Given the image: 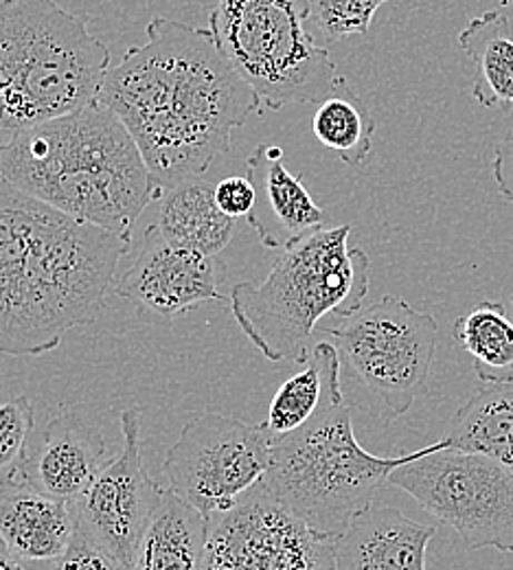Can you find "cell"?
<instances>
[{"label":"cell","instance_id":"cell-1","mask_svg":"<svg viewBox=\"0 0 513 570\" xmlns=\"http://www.w3.org/2000/svg\"><path fill=\"white\" fill-rule=\"evenodd\" d=\"M97 101L128 128L160 191L207 174L230 149L233 130L262 108L211 29L162 16L106 72Z\"/></svg>","mask_w":513,"mask_h":570},{"label":"cell","instance_id":"cell-2","mask_svg":"<svg viewBox=\"0 0 513 570\" xmlns=\"http://www.w3.org/2000/svg\"><path fill=\"white\" fill-rule=\"evenodd\" d=\"M130 235L77 222L0 178V354L56 352L97 321Z\"/></svg>","mask_w":513,"mask_h":570},{"label":"cell","instance_id":"cell-3","mask_svg":"<svg viewBox=\"0 0 513 570\" xmlns=\"http://www.w3.org/2000/svg\"><path fill=\"white\" fill-rule=\"evenodd\" d=\"M0 178L77 222L121 235L162 196L128 128L99 101L0 147Z\"/></svg>","mask_w":513,"mask_h":570},{"label":"cell","instance_id":"cell-4","mask_svg":"<svg viewBox=\"0 0 513 570\" xmlns=\"http://www.w3.org/2000/svg\"><path fill=\"white\" fill-rule=\"evenodd\" d=\"M349 235V224L314 228L282 248L264 282L233 285V318L266 360L305 364L323 316L363 309L371 259Z\"/></svg>","mask_w":513,"mask_h":570},{"label":"cell","instance_id":"cell-5","mask_svg":"<svg viewBox=\"0 0 513 570\" xmlns=\"http://www.w3.org/2000/svg\"><path fill=\"white\" fill-rule=\"evenodd\" d=\"M110 51L58 0L0 4V147L99 99Z\"/></svg>","mask_w":513,"mask_h":570},{"label":"cell","instance_id":"cell-6","mask_svg":"<svg viewBox=\"0 0 513 570\" xmlns=\"http://www.w3.org/2000/svg\"><path fill=\"white\" fill-rule=\"evenodd\" d=\"M445 445L441 439L402 456H375L354 432L349 406L334 404L286 439L275 441L266 490L312 529L341 535L373 504L388 476Z\"/></svg>","mask_w":513,"mask_h":570},{"label":"cell","instance_id":"cell-7","mask_svg":"<svg viewBox=\"0 0 513 570\" xmlns=\"http://www.w3.org/2000/svg\"><path fill=\"white\" fill-rule=\"evenodd\" d=\"M209 29L268 110L320 104L338 79L327 47L305 29L303 0H218Z\"/></svg>","mask_w":513,"mask_h":570},{"label":"cell","instance_id":"cell-8","mask_svg":"<svg viewBox=\"0 0 513 570\" xmlns=\"http://www.w3.org/2000/svg\"><path fill=\"white\" fill-rule=\"evenodd\" d=\"M318 332L332 338L341 360L379 397L388 420L406 415L428 391L440 336V325L428 312L388 294L341 327Z\"/></svg>","mask_w":513,"mask_h":570},{"label":"cell","instance_id":"cell-9","mask_svg":"<svg viewBox=\"0 0 513 570\" xmlns=\"http://www.w3.org/2000/svg\"><path fill=\"white\" fill-rule=\"evenodd\" d=\"M388 485L452 527L467 551L513 553V474L499 461L445 445L399 465Z\"/></svg>","mask_w":513,"mask_h":570},{"label":"cell","instance_id":"cell-10","mask_svg":"<svg viewBox=\"0 0 513 570\" xmlns=\"http://www.w3.org/2000/svg\"><path fill=\"white\" fill-rule=\"evenodd\" d=\"M275 439L262 424L203 413L182 428L169 448L162 474L169 492L209 520L230 511L257 488L273 463Z\"/></svg>","mask_w":513,"mask_h":570},{"label":"cell","instance_id":"cell-11","mask_svg":"<svg viewBox=\"0 0 513 570\" xmlns=\"http://www.w3.org/2000/svg\"><path fill=\"white\" fill-rule=\"evenodd\" d=\"M336 535L303 522L264 483L211 518L207 570H334Z\"/></svg>","mask_w":513,"mask_h":570},{"label":"cell","instance_id":"cell-12","mask_svg":"<svg viewBox=\"0 0 513 570\" xmlns=\"http://www.w3.org/2000/svg\"><path fill=\"white\" fill-rule=\"evenodd\" d=\"M141 420L139 409L121 413V452L71 502L77 531L126 570L132 569L139 542L165 492L147 472Z\"/></svg>","mask_w":513,"mask_h":570},{"label":"cell","instance_id":"cell-13","mask_svg":"<svg viewBox=\"0 0 513 570\" xmlns=\"http://www.w3.org/2000/svg\"><path fill=\"white\" fill-rule=\"evenodd\" d=\"M224 277L226 266L220 257L169 244L151 224L144 233L139 253L121 273L115 289L144 318L171 323L200 303L224 301Z\"/></svg>","mask_w":513,"mask_h":570},{"label":"cell","instance_id":"cell-14","mask_svg":"<svg viewBox=\"0 0 513 570\" xmlns=\"http://www.w3.org/2000/svg\"><path fill=\"white\" fill-rule=\"evenodd\" d=\"M108 463L103 434L75 413L53 417L9 485L73 502Z\"/></svg>","mask_w":513,"mask_h":570},{"label":"cell","instance_id":"cell-15","mask_svg":"<svg viewBox=\"0 0 513 570\" xmlns=\"http://www.w3.org/2000/svg\"><path fill=\"white\" fill-rule=\"evenodd\" d=\"M246 176L257 191L246 222L266 248H286L305 233L325 226L327 215L305 189L303 176L290 174L279 145H257L246 160Z\"/></svg>","mask_w":513,"mask_h":570},{"label":"cell","instance_id":"cell-16","mask_svg":"<svg viewBox=\"0 0 513 570\" xmlns=\"http://www.w3.org/2000/svg\"><path fill=\"white\" fill-rule=\"evenodd\" d=\"M435 533L395 507L371 504L336 535L334 570H426Z\"/></svg>","mask_w":513,"mask_h":570},{"label":"cell","instance_id":"cell-17","mask_svg":"<svg viewBox=\"0 0 513 570\" xmlns=\"http://www.w3.org/2000/svg\"><path fill=\"white\" fill-rule=\"evenodd\" d=\"M75 531L71 502L22 485H4L0 494V538L24 564L56 562L69 549Z\"/></svg>","mask_w":513,"mask_h":570},{"label":"cell","instance_id":"cell-18","mask_svg":"<svg viewBox=\"0 0 513 570\" xmlns=\"http://www.w3.org/2000/svg\"><path fill=\"white\" fill-rule=\"evenodd\" d=\"M209 533L205 513L165 490L130 570H207Z\"/></svg>","mask_w":513,"mask_h":570},{"label":"cell","instance_id":"cell-19","mask_svg":"<svg viewBox=\"0 0 513 570\" xmlns=\"http://www.w3.org/2000/svg\"><path fill=\"white\" fill-rule=\"evenodd\" d=\"M341 362L338 350L329 341H320L312 347L303 371L294 373L277 389L264 422L275 441L290 436L329 406L345 402Z\"/></svg>","mask_w":513,"mask_h":570},{"label":"cell","instance_id":"cell-20","mask_svg":"<svg viewBox=\"0 0 513 570\" xmlns=\"http://www.w3.org/2000/svg\"><path fill=\"white\" fill-rule=\"evenodd\" d=\"M235 222L218 207L216 187L194 178L162 191L154 226L169 244L220 257L233 239Z\"/></svg>","mask_w":513,"mask_h":570},{"label":"cell","instance_id":"cell-21","mask_svg":"<svg viewBox=\"0 0 513 570\" xmlns=\"http://www.w3.org/2000/svg\"><path fill=\"white\" fill-rule=\"evenodd\" d=\"M463 53L474 65L472 97L485 108L507 112L513 106V36L510 18L490 9L458 33Z\"/></svg>","mask_w":513,"mask_h":570},{"label":"cell","instance_id":"cell-22","mask_svg":"<svg viewBox=\"0 0 513 570\" xmlns=\"http://www.w3.org/2000/svg\"><path fill=\"white\" fill-rule=\"evenodd\" d=\"M450 448L485 454L513 474V384H487L452 417Z\"/></svg>","mask_w":513,"mask_h":570},{"label":"cell","instance_id":"cell-23","mask_svg":"<svg viewBox=\"0 0 513 570\" xmlns=\"http://www.w3.org/2000/svg\"><path fill=\"white\" fill-rule=\"evenodd\" d=\"M456 345L474 357L485 384H513V321L496 301H481L452 327Z\"/></svg>","mask_w":513,"mask_h":570},{"label":"cell","instance_id":"cell-24","mask_svg":"<svg viewBox=\"0 0 513 570\" xmlns=\"http://www.w3.org/2000/svg\"><path fill=\"white\" fill-rule=\"evenodd\" d=\"M312 132L345 165L363 167L373 147L375 119L358 92L338 77L329 95L316 106Z\"/></svg>","mask_w":513,"mask_h":570},{"label":"cell","instance_id":"cell-25","mask_svg":"<svg viewBox=\"0 0 513 570\" xmlns=\"http://www.w3.org/2000/svg\"><path fill=\"white\" fill-rule=\"evenodd\" d=\"M305 24L323 45H336L349 36H367L371 22L388 0H303Z\"/></svg>","mask_w":513,"mask_h":570},{"label":"cell","instance_id":"cell-26","mask_svg":"<svg viewBox=\"0 0 513 570\" xmlns=\"http://www.w3.org/2000/svg\"><path fill=\"white\" fill-rule=\"evenodd\" d=\"M36 430V413L27 395L0 404V483L9 485L22 468Z\"/></svg>","mask_w":513,"mask_h":570},{"label":"cell","instance_id":"cell-27","mask_svg":"<svg viewBox=\"0 0 513 570\" xmlns=\"http://www.w3.org/2000/svg\"><path fill=\"white\" fill-rule=\"evenodd\" d=\"M49 570H126L117 560H112L106 551H101L95 542H90L83 533L75 531L69 549L51 562Z\"/></svg>","mask_w":513,"mask_h":570},{"label":"cell","instance_id":"cell-28","mask_svg":"<svg viewBox=\"0 0 513 570\" xmlns=\"http://www.w3.org/2000/svg\"><path fill=\"white\" fill-rule=\"evenodd\" d=\"M216 203L228 217L246 219L257 203L255 185L248 176H228L216 185Z\"/></svg>","mask_w":513,"mask_h":570},{"label":"cell","instance_id":"cell-29","mask_svg":"<svg viewBox=\"0 0 513 570\" xmlns=\"http://www.w3.org/2000/svg\"><path fill=\"white\" fill-rule=\"evenodd\" d=\"M494 180L499 194L513 205V130H510L494 154Z\"/></svg>","mask_w":513,"mask_h":570},{"label":"cell","instance_id":"cell-30","mask_svg":"<svg viewBox=\"0 0 513 570\" xmlns=\"http://www.w3.org/2000/svg\"><path fill=\"white\" fill-rule=\"evenodd\" d=\"M0 570H29L22 560H18L9 547L4 544V540L0 538Z\"/></svg>","mask_w":513,"mask_h":570},{"label":"cell","instance_id":"cell-31","mask_svg":"<svg viewBox=\"0 0 513 570\" xmlns=\"http://www.w3.org/2000/svg\"><path fill=\"white\" fill-rule=\"evenodd\" d=\"M512 307H513V294H512Z\"/></svg>","mask_w":513,"mask_h":570},{"label":"cell","instance_id":"cell-32","mask_svg":"<svg viewBox=\"0 0 513 570\" xmlns=\"http://www.w3.org/2000/svg\"><path fill=\"white\" fill-rule=\"evenodd\" d=\"M2 2H4V0H0V4H2Z\"/></svg>","mask_w":513,"mask_h":570}]
</instances>
